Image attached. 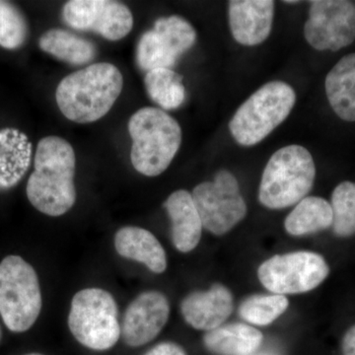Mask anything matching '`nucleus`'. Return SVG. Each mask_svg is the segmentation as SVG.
<instances>
[{
    "mask_svg": "<svg viewBox=\"0 0 355 355\" xmlns=\"http://www.w3.org/2000/svg\"><path fill=\"white\" fill-rule=\"evenodd\" d=\"M76 158L71 144L58 137H44L37 146L34 172L28 180V200L42 214L64 216L76 202Z\"/></svg>",
    "mask_w": 355,
    "mask_h": 355,
    "instance_id": "1",
    "label": "nucleus"
},
{
    "mask_svg": "<svg viewBox=\"0 0 355 355\" xmlns=\"http://www.w3.org/2000/svg\"><path fill=\"white\" fill-rule=\"evenodd\" d=\"M123 86V74L116 65L98 62L64 77L58 84L55 100L69 121L94 123L109 113Z\"/></svg>",
    "mask_w": 355,
    "mask_h": 355,
    "instance_id": "2",
    "label": "nucleus"
},
{
    "mask_svg": "<svg viewBox=\"0 0 355 355\" xmlns=\"http://www.w3.org/2000/svg\"><path fill=\"white\" fill-rule=\"evenodd\" d=\"M132 139L130 160L135 169L147 177H156L168 169L182 144V128L162 110L146 107L128 121Z\"/></svg>",
    "mask_w": 355,
    "mask_h": 355,
    "instance_id": "3",
    "label": "nucleus"
},
{
    "mask_svg": "<svg viewBox=\"0 0 355 355\" xmlns=\"http://www.w3.org/2000/svg\"><path fill=\"white\" fill-rule=\"evenodd\" d=\"M316 167L305 147L287 146L272 154L261 176L259 200L270 209L300 202L314 186Z\"/></svg>",
    "mask_w": 355,
    "mask_h": 355,
    "instance_id": "4",
    "label": "nucleus"
},
{
    "mask_svg": "<svg viewBox=\"0 0 355 355\" xmlns=\"http://www.w3.org/2000/svg\"><path fill=\"white\" fill-rule=\"evenodd\" d=\"M296 102L294 89L284 81L261 86L243 103L229 123L233 139L242 146L263 141L286 120Z\"/></svg>",
    "mask_w": 355,
    "mask_h": 355,
    "instance_id": "5",
    "label": "nucleus"
},
{
    "mask_svg": "<svg viewBox=\"0 0 355 355\" xmlns=\"http://www.w3.org/2000/svg\"><path fill=\"white\" fill-rule=\"evenodd\" d=\"M43 299L36 270L19 256L0 263V316L14 333H24L36 323Z\"/></svg>",
    "mask_w": 355,
    "mask_h": 355,
    "instance_id": "6",
    "label": "nucleus"
},
{
    "mask_svg": "<svg viewBox=\"0 0 355 355\" xmlns=\"http://www.w3.org/2000/svg\"><path fill=\"white\" fill-rule=\"evenodd\" d=\"M69 328L74 338L87 349L108 350L121 338L116 300L102 288H85L73 296Z\"/></svg>",
    "mask_w": 355,
    "mask_h": 355,
    "instance_id": "7",
    "label": "nucleus"
},
{
    "mask_svg": "<svg viewBox=\"0 0 355 355\" xmlns=\"http://www.w3.org/2000/svg\"><path fill=\"white\" fill-rule=\"evenodd\" d=\"M330 273L321 254L298 251L277 254L263 261L258 270L261 284L273 294H299L313 291Z\"/></svg>",
    "mask_w": 355,
    "mask_h": 355,
    "instance_id": "8",
    "label": "nucleus"
},
{
    "mask_svg": "<svg viewBox=\"0 0 355 355\" xmlns=\"http://www.w3.org/2000/svg\"><path fill=\"white\" fill-rule=\"evenodd\" d=\"M191 196L203 228L212 234H226L246 216L247 205L239 183L227 170H219L214 182L198 184Z\"/></svg>",
    "mask_w": 355,
    "mask_h": 355,
    "instance_id": "9",
    "label": "nucleus"
},
{
    "mask_svg": "<svg viewBox=\"0 0 355 355\" xmlns=\"http://www.w3.org/2000/svg\"><path fill=\"white\" fill-rule=\"evenodd\" d=\"M197 40L193 26L180 16L159 18L153 30L142 35L137 48V62L144 71L170 69L190 50Z\"/></svg>",
    "mask_w": 355,
    "mask_h": 355,
    "instance_id": "10",
    "label": "nucleus"
},
{
    "mask_svg": "<svg viewBox=\"0 0 355 355\" xmlns=\"http://www.w3.org/2000/svg\"><path fill=\"white\" fill-rule=\"evenodd\" d=\"M304 36L317 51H338L350 46L355 41V4L345 0L310 1Z\"/></svg>",
    "mask_w": 355,
    "mask_h": 355,
    "instance_id": "11",
    "label": "nucleus"
},
{
    "mask_svg": "<svg viewBox=\"0 0 355 355\" xmlns=\"http://www.w3.org/2000/svg\"><path fill=\"white\" fill-rule=\"evenodd\" d=\"M69 27L97 33L110 41H119L132 31L133 17L128 6L112 0H71L62 10Z\"/></svg>",
    "mask_w": 355,
    "mask_h": 355,
    "instance_id": "12",
    "label": "nucleus"
},
{
    "mask_svg": "<svg viewBox=\"0 0 355 355\" xmlns=\"http://www.w3.org/2000/svg\"><path fill=\"white\" fill-rule=\"evenodd\" d=\"M170 304L161 292L139 294L128 305L121 324V336L128 347H139L153 342L167 324Z\"/></svg>",
    "mask_w": 355,
    "mask_h": 355,
    "instance_id": "13",
    "label": "nucleus"
},
{
    "mask_svg": "<svg viewBox=\"0 0 355 355\" xmlns=\"http://www.w3.org/2000/svg\"><path fill=\"white\" fill-rule=\"evenodd\" d=\"M275 8L272 0L229 1V26L235 41L247 46L263 43L272 32Z\"/></svg>",
    "mask_w": 355,
    "mask_h": 355,
    "instance_id": "14",
    "label": "nucleus"
},
{
    "mask_svg": "<svg viewBox=\"0 0 355 355\" xmlns=\"http://www.w3.org/2000/svg\"><path fill=\"white\" fill-rule=\"evenodd\" d=\"M234 308L233 295L227 287L214 284L209 291H193L182 301L184 321L198 331H212L228 319Z\"/></svg>",
    "mask_w": 355,
    "mask_h": 355,
    "instance_id": "15",
    "label": "nucleus"
},
{
    "mask_svg": "<svg viewBox=\"0 0 355 355\" xmlns=\"http://www.w3.org/2000/svg\"><path fill=\"white\" fill-rule=\"evenodd\" d=\"M171 220L172 242L178 251L189 253L198 247L202 233V222L193 196L179 190L169 196L164 203Z\"/></svg>",
    "mask_w": 355,
    "mask_h": 355,
    "instance_id": "16",
    "label": "nucleus"
},
{
    "mask_svg": "<svg viewBox=\"0 0 355 355\" xmlns=\"http://www.w3.org/2000/svg\"><path fill=\"white\" fill-rule=\"evenodd\" d=\"M116 253L123 258L139 261L154 273L164 272L167 254L161 243L146 229L125 226L114 235Z\"/></svg>",
    "mask_w": 355,
    "mask_h": 355,
    "instance_id": "17",
    "label": "nucleus"
},
{
    "mask_svg": "<svg viewBox=\"0 0 355 355\" xmlns=\"http://www.w3.org/2000/svg\"><path fill=\"white\" fill-rule=\"evenodd\" d=\"M32 159V144L16 128L0 130V191L9 190L25 176Z\"/></svg>",
    "mask_w": 355,
    "mask_h": 355,
    "instance_id": "18",
    "label": "nucleus"
},
{
    "mask_svg": "<svg viewBox=\"0 0 355 355\" xmlns=\"http://www.w3.org/2000/svg\"><path fill=\"white\" fill-rule=\"evenodd\" d=\"M327 97L338 118L355 121V53L338 60L324 80Z\"/></svg>",
    "mask_w": 355,
    "mask_h": 355,
    "instance_id": "19",
    "label": "nucleus"
},
{
    "mask_svg": "<svg viewBox=\"0 0 355 355\" xmlns=\"http://www.w3.org/2000/svg\"><path fill=\"white\" fill-rule=\"evenodd\" d=\"M263 340L260 331L242 323L224 324L203 336L205 347L216 355H252Z\"/></svg>",
    "mask_w": 355,
    "mask_h": 355,
    "instance_id": "20",
    "label": "nucleus"
},
{
    "mask_svg": "<svg viewBox=\"0 0 355 355\" xmlns=\"http://www.w3.org/2000/svg\"><path fill=\"white\" fill-rule=\"evenodd\" d=\"M333 225V210L328 200L320 197H306L297 203L284 221L286 232L304 236L326 230Z\"/></svg>",
    "mask_w": 355,
    "mask_h": 355,
    "instance_id": "21",
    "label": "nucleus"
},
{
    "mask_svg": "<svg viewBox=\"0 0 355 355\" xmlns=\"http://www.w3.org/2000/svg\"><path fill=\"white\" fill-rule=\"evenodd\" d=\"M39 46L44 53L72 65L88 64L97 55L96 46L91 42L62 29L44 33Z\"/></svg>",
    "mask_w": 355,
    "mask_h": 355,
    "instance_id": "22",
    "label": "nucleus"
},
{
    "mask_svg": "<svg viewBox=\"0 0 355 355\" xmlns=\"http://www.w3.org/2000/svg\"><path fill=\"white\" fill-rule=\"evenodd\" d=\"M144 84L147 94L162 109L179 108L184 101L183 76L171 69L150 70L146 73Z\"/></svg>",
    "mask_w": 355,
    "mask_h": 355,
    "instance_id": "23",
    "label": "nucleus"
},
{
    "mask_svg": "<svg viewBox=\"0 0 355 355\" xmlns=\"http://www.w3.org/2000/svg\"><path fill=\"white\" fill-rule=\"evenodd\" d=\"M289 306L288 299L279 294H258L241 303L239 315L248 323L268 326L282 316Z\"/></svg>",
    "mask_w": 355,
    "mask_h": 355,
    "instance_id": "24",
    "label": "nucleus"
},
{
    "mask_svg": "<svg viewBox=\"0 0 355 355\" xmlns=\"http://www.w3.org/2000/svg\"><path fill=\"white\" fill-rule=\"evenodd\" d=\"M333 230L336 236L355 235V184L345 181L336 187L331 195Z\"/></svg>",
    "mask_w": 355,
    "mask_h": 355,
    "instance_id": "25",
    "label": "nucleus"
},
{
    "mask_svg": "<svg viewBox=\"0 0 355 355\" xmlns=\"http://www.w3.org/2000/svg\"><path fill=\"white\" fill-rule=\"evenodd\" d=\"M28 26L24 16L12 4L0 1V46L15 50L25 43Z\"/></svg>",
    "mask_w": 355,
    "mask_h": 355,
    "instance_id": "26",
    "label": "nucleus"
},
{
    "mask_svg": "<svg viewBox=\"0 0 355 355\" xmlns=\"http://www.w3.org/2000/svg\"><path fill=\"white\" fill-rule=\"evenodd\" d=\"M146 355H187L183 347L171 342L161 343L146 352Z\"/></svg>",
    "mask_w": 355,
    "mask_h": 355,
    "instance_id": "27",
    "label": "nucleus"
},
{
    "mask_svg": "<svg viewBox=\"0 0 355 355\" xmlns=\"http://www.w3.org/2000/svg\"><path fill=\"white\" fill-rule=\"evenodd\" d=\"M343 355H355V324L343 336Z\"/></svg>",
    "mask_w": 355,
    "mask_h": 355,
    "instance_id": "28",
    "label": "nucleus"
},
{
    "mask_svg": "<svg viewBox=\"0 0 355 355\" xmlns=\"http://www.w3.org/2000/svg\"><path fill=\"white\" fill-rule=\"evenodd\" d=\"M252 355H277V354H272V352H261V354H256V352H254V354H252Z\"/></svg>",
    "mask_w": 355,
    "mask_h": 355,
    "instance_id": "29",
    "label": "nucleus"
},
{
    "mask_svg": "<svg viewBox=\"0 0 355 355\" xmlns=\"http://www.w3.org/2000/svg\"><path fill=\"white\" fill-rule=\"evenodd\" d=\"M286 3H298V1H286Z\"/></svg>",
    "mask_w": 355,
    "mask_h": 355,
    "instance_id": "30",
    "label": "nucleus"
},
{
    "mask_svg": "<svg viewBox=\"0 0 355 355\" xmlns=\"http://www.w3.org/2000/svg\"><path fill=\"white\" fill-rule=\"evenodd\" d=\"M2 331L1 328H0V340H1Z\"/></svg>",
    "mask_w": 355,
    "mask_h": 355,
    "instance_id": "31",
    "label": "nucleus"
},
{
    "mask_svg": "<svg viewBox=\"0 0 355 355\" xmlns=\"http://www.w3.org/2000/svg\"><path fill=\"white\" fill-rule=\"evenodd\" d=\"M25 355H43L40 354H25Z\"/></svg>",
    "mask_w": 355,
    "mask_h": 355,
    "instance_id": "32",
    "label": "nucleus"
}]
</instances>
